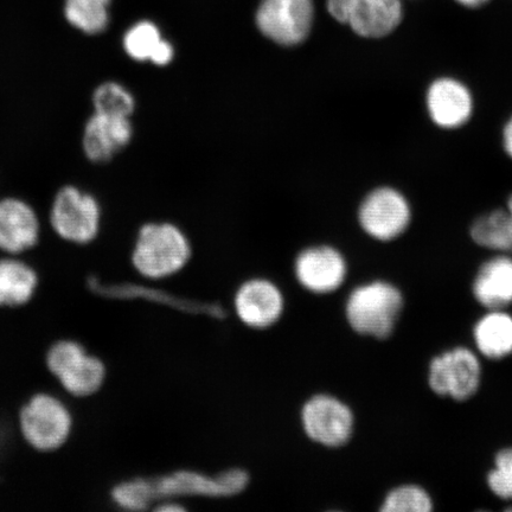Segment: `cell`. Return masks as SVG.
Wrapping results in <instances>:
<instances>
[{"instance_id":"cell-1","label":"cell","mask_w":512,"mask_h":512,"mask_svg":"<svg viewBox=\"0 0 512 512\" xmlns=\"http://www.w3.org/2000/svg\"><path fill=\"white\" fill-rule=\"evenodd\" d=\"M17 430L32 451L53 454L73 438L75 416L63 396L41 390L31 394L18 409Z\"/></svg>"},{"instance_id":"cell-2","label":"cell","mask_w":512,"mask_h":512,"mask_svg":"<svg viewBox=\"0 0 512 512\" xmlns=\"http://www.w3.org/2000/svg\"><path fill=\"white\" fill-rule=\"evenodd\" d=\"M47 371L68 398L86 400L104 389L106 363L74 338L57 339L44 356Z\"/></svg>"},{"instance_id":"cell-3","label":"cell","mask_w":512,"mask_h":512,"mask_svg":"<svg viewBox=\"0 0 512 512\" xmlns=\"http://www.w3.org/2000/svg\"><path fill=\"white\" fill-rule=\"evenodd\" d=\"M403 306L405 299L399 287L386 280H374L349 293L344 315L357 335L387 339L399 322Z\"/></svg>"},{"instance_id":"cell-4","label":"cell","mask_w":512,"mask_h":512,"mask_svg":"<svg viewBox=\"0 0 512 512\" xmlns=\"http://www.w3.org/2000/svg\"><path fill=\"white\" fill-rule=\"evenodd\" d=\"M191 258L190 242L172 223H146L139 229L131 261L134 270L151 281L172 277L183 270Z\"/></svg>"},{"instance_id":"cell-5","label":"cell","mask_w":512,"mask_h":512,"mask_svg":"<svg viewBox=\"0 0 512 512\" xmlns=\"http://www.w3.org/2000/svg\"><path fill=\"white\" fill-rule=\"evenodd\" d=\"M49 217L51 229L70 245H91L100 234V203L76 185H64L56 192Z\"/></svg>"},{"instance_id":"cell-6","label":"cell","mask_w":512,"mask_h":512,"mask_svg":"<svg viewBox=\"0 0 512 512\" xmlns=\"http://www.w3.org/2000/svg\"><path fill=\"white\" fill-rule=\"evenodd\" d=\"M158 502L181 498H230L242 494L249 475L241 467H230L215 476L195 470H177L153 478Z\"/></svg>"},{"instance_id":"cell-7","label":"cell","mask_w":512,"mask_h":512,"mask_svg":"<svg viewBox=\"0 0 512 512\" xmlns=\"http://www.w3.org/2000/svg\"><path fill=\"white\" fill-rule=\"evenodd\" d=\"M300 422L307 439L331 450L347 445L355 431V414L348 403L326 393L304 402Z\"/></svg>"},{"instance_id":"cell-8","label":"cell","mask_w":512,"mask_h":512,"mask_svg":"<svg viewBox=\"0 0 512 512\" xmlns=\"http://www.w3.org/2000/svg\"><path fill=\"white\" fill-rule=\"evenodd\" d=\"M483 369L477 352L456 347L435 356L428 367V386L432 392L454 401L475 396L482 383Z\"/></svg>"},{"instance_id":"cell-9","label":"cell","mask_w":512,"mask_h":512,"mask_svg":"<svg viewBox=\"0 0 512 512\" xmlns=\"http://www.w3.org/2000/svg\"><path fill=\"white\" fill-rule=\"evenodd\" d=\"M412 219L408 198L392 187L370 191L358 209V222L363 232L380 242L399 239L411 226Z\"/></svg>"},{"instance_id":"cell-10","label":"cell","mask_w":512,"mask_h":512,"mask_svg":"<svg viewBox=\"0 0 512 512\" xmlns=\"http://www.w3.org/2000/svg\"><path fill=\"white\" fill-rule=\"evenodd\" d=\"M315 12L313 0H261L255 23L268 40L296 47L310 36Z\"/></svg>"},{"instance_id":"cell-11","label":"cell","mask_w":512,"mask_h":512,"mask_svg":"<svg viewBox=\"0 0 512 512\" xmlns=\"http://www.w3.org/2000/svg\"><path fill=\"white\" fill-rule=\"evenodd\" d=\"M426 108L435 126L445 131L459 130L470 123L475 98L463 81L453 76H440L427 88Z\"/></svg>"},{"instance_id":"cell-12","label":"cell","mask_w":512,"mask_h":512,"mask_svg":"<svg viewBox=\"0 0 512 512\" xmlns=\"http://www.w3.org/2000/svg\"><path fill=\"white\" fill-rule=\"evenodd\" d=\"M233 306L240 322L253 330H267L285 312L283 291L273 281L253 278L242 283L234 294Z\"/></svg>"},{"instance_id":"cell-13","label":"cell","mask_w":512,"mask_h":512,"mask_svg":"<svg viewBox=\"0 0 512 512\" xmlns=\"http://www.w3.org/2000/svg\"><path fill=\"white\" fill-rule=\"evenodd\" d=\"M294 274L307 292L323 296L343 286L348 277V264L344 255L334 247H310L298 254Z\"/></svg>"},{"instance_id":"cell-14","label":"cell","mask_w":512,"mask_h":512,"mask_svg":"<svg viewBox=\"0 0 512 512\" xmlns=\"http://www.w3.org/2000/svg\"><path fill=\"white\" fill-rule=\"evenodd\" d=\"M89 290L96 296L113 300H145L157 303L182 312L204 315L211 318L222 319L226 317V310L220 304L197 302V300L176 297L174 294L159 290V288L131 284V283H105L98 277L87 280Z\"/></svg>"},{"instance_id":"cell-15","label":"cell","mask_w":512,"mask_h":512,"mask_svg":"<svg viewBox=\"0 0 512 512\" xmlns=\"http://www.w3.org/2000/svg\"><path fill=\"white\" fill-rule=\"evenodd\" d=\"M41 221L34 208L18 197L0 200V253L22 256L41 239Z\"/></svg>"},{"instance_id":"cell-16","label":"cell","mask_w":512,"mask_h":512,"mask_svg":"<svg viewBox=\"0 0 512 512\" xmlns=\"http://www.w3.org/2000/svg\"><path fill=\"white\" fill-rule=\"evenodd\" d=\"M131 118L95 113L89 117L82 132V150L89 162L105 164L131 143Z\"/></svg>"},{"instance_id":"cell-17","label":"cell","mask_w":512,"mask_h":512,"mask_svg":"<svg viewBox=\"0 0 512 512\" xmlns=\"http://www.w3.org/2000/svg\"><path fill=\"white\" fill-rule=\"evenodd\" d=\"M402 19L401 0H354L344 24L357 36L383 38L398 29Z\"/></svg>"},{"instance_id":"cell-18","label":"cell","mask_w":512,"mask_h":512,"mask_svg":"<svg viewBox=\"0 0 512 512\" xmlns=\"http://www.w3.org/2000/svg\"><path fill=\"white\" fill-rule=\"evenodd\" d=\"M476 302L486 310H505L512 304V256L498 254L486 260L472 284Z\"/></svg>"},{"instance_id":"cell-19","label":"cell","mask_w":512,"mask_h":512,"mask_svg":"<svg viewBox=\"0 0 512 512\" xmlns=\"http://www.w3.org/2000/svg\"><path fill=\"white\" fill-rule=\"evenodd\" d=\"M40 284L36 268L21 256H0V309L28 306L36 298Z\"/></svg>"},{"instance_id":"cell-20","label":"cell","mask_w":512,"mask_h":512,"mask_svg":"<svg viewBox=\"0 0 512 512\" xmlns=\"http://www.w3.org/2000/svg\"><path fill=\"white\" fill-rule=\"evenodd\" d=\"M125 53L137 62H151L165 67L174 60L175 49L164 40L162 32L151 21H140L126 31L123 38Z\"/></svg>"},{"instance_id":"cell-21","label":"cell","mask_w":512,"mask_h":512,"mask_svg":"<svg viewBox=\"0 0 512 512\" xmlns=\"http://www.w3.org/2000/svg\"><path fill=\"white\" fill-rule=\"evenodd\" d=\"M479 355L501 361L512 355V316L505 310H488L473 328Z\"/></svg>"},{"instance_id":"cell-22","label":"cell","mask_w":512,"mask_h":512,"mask_svg":"<svg viewBox=\"0 0 512 512\" xmlns=\"http://www.w3.org/2000/svg\"><path fill=\"white\" fill-rule=\"evenodd\" d=\"M470 236L479 247L498 254H512V217L507 208H498L477 217Z\"/></svg>"},{"instance_id":"cell-23","label":"cell","mask_w":512,"mask_h":512,"mask_svg":"<svg viewBox=\"0 0 512 512\" xmlns=\"http://www.w3.org/2000/svg\"><path fill=\"white\" fill-rule=\"evenodd\" d=\"M112 0H64V17L86 35H100L110 24Z\"/></svg>"},{"instance_id":"cell-24","label":"cell","mask_w":512,"mask_h":512,"mask_svg":"<svg viewBox=\"0 0 512 512\" xmlns=\"http://www.w3.org/2000/svg\"><path fill=\"white\" fill-rule=\"evenodd\" d=\"M110 498L115 507L125 511L153 509L158 502L155 482L152 477H134L114 484Z\"/></svg>"},{"instance_id":"cell-25","label":"cell","mask_w":512,"mask_h":512,"mask_svg":"<svg viewBox=\"0 0 512 512\" xmlns=\"http://www.w3.org/2000/svg\"><path fill=\"white\" fill-rule=\"evenodd\" d=\"M92 105L95 113L131 118L136 110V99L121 83L105 81L95 88Z\"/></svg>"},{"instance_id":"cell-26","label":"cell","mask_w":512,"mask_h":512,"mask_svg":"<svg viewBox=\"0 0 512 512\" xmlns=\"http://www.w3.org/2000/svg\"><path fill=\"white\" fill-rule=\"evenodd\" d=\"M434 502L427 490L416 484H403L383 498L382 512H431Z\"/></svg>"},{"instance_id":"cell-27","label":"cell","mask_w":512,"mask_h":512,"mask_svg":"<svg viewBox=\"0 0 512 512\" xmlns=\"http://www.w3.org/2000/svg\"><path fill=\"white\" fill-rule=\"evenodd\" d=\"M489 489L496 497L512 501V447L503 448L495 457V464L486 477Z\"/></svg>"},{"instance_id":"cell-28","label":"cell","mask_w":512,"mask_h":512,"mask_svg":"<svg viewBox=\"0 0 512 512\" xmlns=\"http://www.w3.org/2000/svg\"><path fill=\"white\" fill-rule=\"evenodd\" d=\"M352 3L354 0H326V8L332 18L344 24Z\"/></svg>"},{"instance_id":"cell-29","label":"cell","mask_w":512,"mask_h":512,"mask_svg":"<svg viewBox=\"0 0 512 512\" xmlns=\"http://www.w3.org/2000/svg\"><path fill=\"white\" fill-rule=\"evenodd\" d=\"M153 510L158 512H184L187 511V508L181 502L175 501V499H168V501L157 503Z\"/></svg>"},{"instance_id":"cell-30","label":"cell","mask_w":512,"mask_h":512,"mask_svg":"<svg viewBox=\"0 0 512 512\" xmlns=\"http://www.w3.org/2000/svg\"><path fill=\"white\" fill-rule=\"evenodd\" d=\"M502 143L505 153L512 160V115L504 125Z\"/></svg>"},{"instance_id":"cell-31","label":"cell","mask_w":512,"mask_h":512,"mask_svg":"<svg viewBox=\"0 0 512 512\" xmlns=\"http://www.w3.org/2000/svg\"><path fill=\"white\" fill-rule=\"evenodd\" d=\"M456 2L464 8L478 9L482 8L485 4H488L490 0H456Z\"/></svg>"},{"instance_id":"cell-32","label":"cell","mask_w":512,"mask_h":512,"mask_svg":"<svg viewBox=\"0 0 512 512\" xmlns=\"http://www.w3.org/2000/svg\"><path fill=\"white\" fill-rule=\"evenodd\" d=\"M508 209L511 217H512V194L509 196L508 198V201H507V207H505Z\"/></svg>"}]
</instances>
